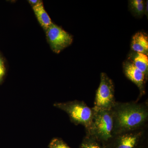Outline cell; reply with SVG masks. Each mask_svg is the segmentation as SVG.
Masks as SVG:
<instances>
[{"mask_svg":"<svg viewBox=\"0 0 148 148\" xmlns=\"http://www.w3.org/2000/svg\"><path fill=\"white\" fill-rule=\"evenodd\" d=\"M111 110L114 119V135L148 125L147 102H116Z\"/></svg>","mask_w":148,"mask_h":148,"instance_id":"obj_1","label":"cell"},{"mask_svg":"<svg viewBox=\"0 0 148 148\" xmlns=\"http://www.w3.org/2000/svg\"><path fill=\"white\" fill-rule=\"evenodd\" d=\"M94 110L90 125L86 129V134L108 143L113 138L114 121L112 110Z\"/></svg>","mask_w":148,"mask_h":148,"instance_id":"obj_2","label":"cell"},{"mask_svg":"<svg viewBox=\"0 0 148 148\" xmlns=\"http://www.w3.org/2000/svg\"><path fill=\"white\" fill-rule=\"evenodd\" d=\"M148 125L115 134L108 143L109 148H148Z\"/></svg>","mask_w":148,"mask_h":148,"instance_id":"obj_3","label":"cell"},{"mask_svg":"<svg viewBox=\"0 0 148 148\" xmlns=\"http://www.w3.org/2000/svg\"><path fill=\"white\" fill-rule=\"evenodd\" d=\"M56 108L64 111L70 118L71 121L76 125H82L85 129L90 125L94 110L84 101H73L53 104Z\"/></svg>","mask_w":148,"mask_h":148,"instance_id":"obj_4","label":"cell"},{"mask_svg":"<svg viewBox=\"0 0 148 148\" xmlns=\"http://www.w3.org/2000/svg\"><path fill=\"white\" fill-rule=\"evenodd\" d=\"M116 101L112 80L105 73L101 74V82L96 91L92 108L95 110H112Z\"/></svg>","mask_w":148,"mask_h":148,"instance_id":"obj_5","label":"cell"},{"mask_svg":"<svg viewBox=\"0 0 148 148\" xmlns=\"http://www.w3.org/2000/svg\"><path fill=\"white\" fill-rule=\"evenodd\" d=\"M46 31L51 47L55 53H59L73 42L71 35L53 23Z\"/></svg>","mask_w":148,"mask_h":148,"instance_id":"obj_6","label":"cell"},{"mask_svg":"<svg viewBox=\"0 0 148 148\" xmlns=\"http://www.w3.org/2000/svg\"><path fill=\"white\" fill-rule=\"evenodd\" d=\"M123 71L125 76L138 88L140 94L139 99L145 94V85L147 80L145 75L137 69L133 63L126 61L123 64Z\"/></svg>","mask_w":148,"mask_h":148,"instance_id":"obj_7","label":"cell"},{"mask_svg":"<svg viewBox=\"0 0 148 148\" xmlns=\"http://www.w3.org/2000/svg\"><path fill=\"white\" fill-rule=\"evenodd\" d=\"M131 48L137 53H144L148 55V37L142 32L136 33L132 37Z\"/></svg>","mask_w":148,"mask_h":148,"instance_id":"obj_8","label":"cell"},{"mask_svg":"<svg viewBox=\"0 0 148 148\" xmlns=\"http://www.w3.org/2000/svg\"><path fill=\"white\" fill-rule=\"evenodd\" d=\"M33 8L41 26L46 31L53 23L45 9L42 2L40 1L36 5L33 6Z\"/></svg>","mask_w":148,"mask_h":148,"instance_id":"obj_9","label":"cell"},{"mask_svg":"<svg viewBox=\"0 0 148 148\" xmlns=\"http://www.w3.org/2000/svg\"><path fill=\"white\" fill-rule=\"evenodd\" d=\"M79 148H109L107 143L97 138L86 135Z\"/></svg>","mask_w":148,"mask_h":148,"instance_id":"obj_10","label":"cell"},{"mask_svg":"<svg viewBox=\"0 0 148 148\" xmlns=\"http://www.w3.org/2000/svg\"><path fill=\"white\" fill-rule=\"evenodd\" d=\"M133 64L135 67L143 72L147 80L148 77V55L144 53H137L134 58Z\"/></svg>","mask_w":148,"mask_h":148,"instance_id":"obj_11","label":"cell"},{"mask_svg":"<svg viewBox=\"0 0 148 148\" xmlns=\"http://www.w3.org/2000/svg\"><path fill=\"white\" fill-rule=\"evenodd\" d=\"M130 8L136 15H141L145 10V3L143 0H132L130 1Z\"/></svg>","mask_w":148,"mask_h":148,"instance_id":"obj_12","label":"cell"},{"mask_svg":"<svg viewBox=\"0 0 148 148\" xmlns=\"http://www.w3.org/2000/svg\"><path fill=\"white\" fill-rule=\"evenodd\" d=\"M49 148H71L65 142L60 138H54L51 141Z\"/></svg>","mask_w":148,"mask_h":148,"instance_id":"obj_13","label":"cell"},{"mask_svg":"<svg viewBox=\"0 0 148 148\" xmlns=\"http://www.w3.org/2000/svg\"><path fill=\"white\" fill-rule=\"evenodd\" d=\"M5 73V68L4 64L2 58L0 57V81L4 75Z\"/></svg>","mask_w":148,"mask_h":148,"instance_id":"obj_14","label":"cell"},{"mask_svg":"<svg viewBox=\"0 0 148 148\" xmlns=\"http://www.w3.org/2000/svg\"><path fill=\"white\" fill-rule=\"evenodd\" d=\"M29 1V3H31V4L33 5H36L38 3L40 2V1H37V0H30Z\"/></svg>","mask_w":148,"mask_h":148,"instance_id":"obj_15","label":"cell"}]
</instances>
